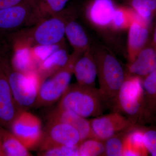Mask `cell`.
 I'll return each instance as SVG.
<instances>
[{"mask_svg":"<svg viewBox=\"0 0 156 156\" xmlns=\"http://www.w3.org/2000/svg\"><path fill=\"white\" fill-rule=\"evenodd\" d=\"M73 8H66L53 16L42 20L30 27L9 34L10 39L28 47L59 44L64 42L66 27L74 18Z\"/></svg>","mask_w":156,"mask_h":156,"instance_id":"cell-1","label":"cell"},{"mask_svg":"<svg viewBox=\"0 0 156 156\" xmlns=\"http://www.w3.org/2000/svg\"><path fill=\"white\" fill-rule=\"evenodd\" d=\"M92 49L97 65L99 89L108 108L112 110L127 73L118 58L108 50L102 48Z\"/></svg>","mask_w":156,"mask_h":156,"instance_id":"cell-2","label":"cell"},{"mask_svg":"<svg viewBox=\"0 0 156 156\" xmlns=\"http://www.w3.org/2000/svg\"><path fill=\"white\" fill-rule=\"evenodd\" d=\"M56 108L85 118L99 116L108 108L99 89L77 83L70 84Z\"/></svg>","mask_w":156,"mask_h":156,"instance_id":"cell-3","label":"cell"},{"mask_svg":"<svg viewBox=\"0 0 156 156\" xmlns=\"http://www.w3.org/2000/svg\"><path fill=\"white\" fill-rule=\"evenodd\" d=\"M143 96L142 78L127 73L112 110L124 115L136 126H143Z\"/></svg>","mask_w":156,"mask_h":156,"instance_id":"cell-4","label":"cell"},{"mask_svg":"<svg viewBox=\"0 0 156 156\" xmlns=\"http://www.w3.org/2000/svg\"><path fill=\"white\" fill-rule=\"evenodd\" d=\"M8 77L14 101L19 111H27L35 105L44 81L37 71L27 73L17 71L13 68L10 62Z\"/></svg>","mask_w":156,"mask_h":156,"instance_id":"cell-5","label":"cell"},{"mask_svg":"<svg viewBox=\"0 0 156 156\" xmlns=\"http://www.w3.org/2000/svg\"><path fill=\"white\" fill-rule=\"evenodd\" d=\"M82 55L73 52L64 67L43 81L34 106H48L60 99L69 87L75 65Z\"/></svg>","mask_w":156,"mask_h":156,"instance_id":"cell-6","label":"cell"},{"mask_svg":"<svg viewBox=\"0 0 156 156\" xmlns=\"http://www.w3.org/2000/svg\"><path fill=\"white\" fill-rule=\"evenodd\" d=\"M38 2L24 0L15 5L0 9V32L10 33L37 23Z\"/></svg>","mask_w":156,"mask_h":156,"instance_id":"cell-7","label":"cell"},{"mask_svg":"<svg viewBox=\"0 0 156 156\" xmlns=\"http://www.w3.org/2000/svg\"><path fill=\"white\" fill-rule=\"evenodd\" d=\"M0 50V126L8 128L20 112L15 104L9 83L8 69L10 59L6 49Z\"/></svg>","mask_w":156,"mask_h":156,"instance_id":"cell-8","label":"cell"},{"mask_svg":"<svg viewBox=\"0 0 156 156\" xmlns=\"http://www.w3.org/2000/svg\"><path fill=\"white\" fill-rule=\"evenodd\" d=\"M10 128L11 132L28 150L40 145L43 131L41 121L35 115L27 111L20 112Z\"/></svg>","mask_w":156,"mask_h":156,"instance_id":"cell-9","label":"cell"},{"mask_svg":"<svg viewBox=\"0 0 156 156\" xmlns=\"http://www.w3.org/2000/svg\"><path fill=\"white\" fill-rule=\"evenodd\" d=\"M48 123L39 145L41 151L60 145H78L82 141L80 133L72 126L60 122Z\"/></svg>","mask_w":156,"mask_h":156,"instance_id":"cell-10","label":"cell"},{"mask_svg":"<svg viewBox=\"0 0 156 156\" xmlns=\"http://www.w3.org/2000/svg\"><path fill=\"white\" fill-rule=\"evenodd\" d=\"M89 121L95 138L104 141L115 134L136 126L128 118L116 112L95 117Z\"/></svg>","mask_w":156,"mask_h":156,"instance_id":"cell-11","label":"cell"},{"mask_svg":"<svg viewBox=\"0 0 156 156\" xmlns=\"http://www.w3.org/2000/svg\"><path fill=\"white\" fill-rule=\"evenodd\" d=\"M150 24L136 15L128 28V63L132 62L147 45Z\"/></svg>","mask_w":156,"mask_h":156,"instance_id":"cell-12","label":"cell"},{"mask_svg":"<svg viewBox=\"0 0 156 156\" xmlns=\"http://www.w3.org/2000/svg\"><path fill=\"white\" fill-rule=\"evenodd\" d=\"M116 7L113 0H92L87 5L86 16L95 27L107 28L110 27Z\"/></svg>","mask_w":156,"mask_h":156,"instance_id":"cell-13","label":"cell"},{"mask_svg":"<svg viewBox=\"0 0 156 156\" xmlns=\"http://www.w3.org/2000/svg\"><path fill=\"white\" fill-rule=\"evenodd\" d=\"M73 74L77 83L89 87H95L97 68L93 49L90 47L80 57L74 67Z\"/></svg>","mask_w":156,"mask_h":156,"instance_id":"cell-14","label":"cell"},{"mask_svg":"<svg viewBox=\"0 0 156 156\" xmlns=\"http://www.w3.org/2000/svg\"><path fill=\"white\" fill-rule=\"evenodd\" d=\"M143 125L156 123V69L142 78Z\"/></svg>","mask_w":156,"mask_h":156,"instance_id":"cell-15","label":"cell"},{"mask_svg":"<svg viewBox=\"0 0 156 156\" xmlns=\"http://www.w3.org/2000/svg\"><path fill=\"white\" fill-rule=\"evenodd\" d=\"M48 122H60L72 126L80 133L82 141L95 137L90 121L69 111L56 108L50 113L48 117Z\"/></svg>","mask_w":156,"mask_h":156,"instance_id":"cell-16","label":"cell"},{"mask_svg":"<svg viewBox=\"0 0 156 156\" xmlns=\"http://www.w3.org/2000/svg\"><path fill=\"white\" fill-rule=\"evenodd\" d=\"M156 69V48L151 44L146 46L135 59L128 63L126 72L143 78Z\"/></svg>","mask_w":156,"mask_h":156,"instance_id":"cell-17","label":"cell"},{"mask_svg":"<svg viewBox=\"0 0 156 156\" xmlns=\"http://www.w3.org/2000/svg\"><path fill=\"white\" fill-rule=\"evenodd\" d=\"M65 37L75 53L83 55L91 47L87 32L75 18L68 23L66 27Z\"/></svg>","mask_w":156,"mask_h":156,"instance_id":"cell-18","label":"cell"},{"mask_svg":"<svg viewBox=\"0 0 156 156\" xmlns=\"http://www.w3.org/2000/svg\"><path fill=\"white\" fill-rule=\"evenodd\" d=\"M69 56L64 45L42 62L39 65L37 71L44 80L64 67L68 61Z\"/></svg>","mask_w":156,"mask_h":156,"instance_id":"cell-19","label":"cell"},{"mask_svg":"<svg viewBox=\"0 0 156 156\" xmlns=\"http://www.w3.org/2000/svg\"><path fill=\"white\" fill-rule=\"evenodd\" d=\"M0 144L5 156H30L31 154L11 131L0 126Z\"/></svg>","mask_w":156,"mask_h":156,"instance_id":"cell-20","label":"cell"},{"mask_svg":"<svg viewBox=\"0 0 156 156\" xmlns=\"http://www.w3.org/2000/svg\"><path fill=\"white\" fill-rule=\"evenodd\" d=\"M147 153L144 141L141 126H135L126 136L123 156H147Z\"/></svg>","mask_w":156,"mask_h":156,"instance_id":"cell-21","label":"cell"},{"mask_svg":"<svg viewBox=\"0 0 156 156\" xmlns=\"http://www.w3.org/2000/svg\"><path fill=\"white\" fill-rule=\"evenodd\" d=\"M136 16V13L131 8L117 6L110 27L116 31L128 30Z\"/></svg>","mask_w":156,"mask_h":156,"instance_id":"cell-22","label":"cell"},{"mask_svg":"<svg viewBox=\"0 0 156 156\" xmlns=\"http://www.w3.org/2000/svg\"><path fill=\"white\" fill-rule=\"evenodd\" d=\"M69 0H38L37 16L38 22L65 9Z\"/></svg>","mask_w":156,"mask_h":156,"instance_id":"cell-23","label":"cell"},{"mask_svg":"<svg viewBox=\"0 0 156 156\" xmlns=\"http://www.w3.org/2000/svg\"><path fill=\"white\" fill-rule=\"evenodd\" d=\"M130 4L137 16L150 24L156 12V0H131Z\"/></svg>","mask_w":156,"mask_h":156,"instance_id":"cell-24","label":"cell"},{"mask_svg":"<svg viewBox=\"0 0 156 156\" xmlns=\"http://www.w3.org/2000/svg\"><path fill=\"white\" fill-rule=\"evenodd\" d=\"M80 156H105V142L95 137L81 141L79 145Z\"/></svg>","mask_w":156,"mask_h":156,"instance_id":"cell-25","label":"cell"},{"mask_svg":"<svg viewBox=\"0 0 156 156\" xmlns=\"http://www.w3.org/2000/svg\"><path fill=\"white\" fill-rule=\"evenodd\" d=\"M131 129L115 134L105 141V156H123L125 140Z\"/></svg>","mask_w":156,"mask_h":156,"instance_id":"cell-26","label":"cell"},{"mask_svg":"<svg viewBox=\"0 0 156 156\" xmlns=\"http://www.w3.org/2000/svg\"><path fill=\"white\" fill-rule=\"evenodd\" d=\"M65 45L64 42L59 44L36 46L30 48V53L37 66L58 48Z\"/></svg>","mask_w":156,"mask_h":156,"instance_id":"cell-27","label":"cell"},{"mask_svg":"<svg viewBox=\"0 0 156 156\" xmlns=\"http://www.w3.org/2000/svg\"><path fill=\"white\" fill-rule=\"evenodd\" d=\"M40 154L44 156H79V145L58 146L42 151Z\"/></svg>","mask_w":156,"mask_h":156,"instance_id":"cell-28","label":"cell"},{"mask_svg":"<svg viewBox=\"0 0 156 156\" xmlns=\"http://www.w3.org/2000/svg\"><path fill=\"white\" fill-rule=\"evenodd\" d=\"M141 128L144 141L148 152L151 156H156V126H141Z\"/></svg>","mask_w":156,"mask_h":156,"instance_id":"cell-29","label":"cell"},{"mask_svg":"<svg viewBox=\"0 0 156 156\" xmlns=\"http://www.w3.org/2000/svg\"><path fill=\"white\" fill-rule=\"evenodd\" d=\"M23 1L24 0H0V9L15 5Z\"/></svg>","mask_w":156,"mask_h":156,"instance_id":"cell-30","label":"cell"},{"mask_svg":"<svg viewBox=\"0 0 156 156\" xmlns=\"http://www.w3.org/2000/svg\"><path fill=\"white\" fill-rule=\"evenodd\" d=\"M151 44L153 45L154 47L156 48V24L154 32L153 38V41L152 42Z\"/></svg>","mask_w":156,"mask_h":156,"instance_id":"cell-31","label":"cell"},{"mask_svg":"<svg viewBox=\"0 0 156 156\" xmlns=\"http://www.w3.org/2000/svg\"><path fill=\"white\" fill-rule=\"evenodd\" d=\"M0 156H5L4 153H3L2 150V147H1V144H0Z\"/></svg>","mask_w":156,"mask_h":156,"instance_id":"cell-32","label":"cell"}]
</instances>
